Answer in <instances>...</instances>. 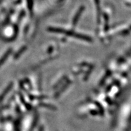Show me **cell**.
<instances>
[{
    "label": "cell",
    "instance_id": "cell-1",
    "mask_svg": "<svg viewBox=\"0 0 131 131\" xmlns=\"http://www.w3.org/2000/svg\"><path fill=\"white\" fill-rule=\"evenodd\" d=\"M84 6H81V7H80V9H78L77 12L76 13V14H75V15L74 16V18H73V21H72V26L73 27H75V26L77 25V24L78 21V19H79L80 16H81L82 12L84 11Z\"/></svg>",
    "mask_w": 131,
    "mask_h": 131
},
{
    "label": "cell",
    "instance_id": "cell-2",
    "mask_svg": "<svg viewBox=\"0 0 131 131\" xmlns=\"http://www.w3.org/2000/svg\"><path fill=\"white\" fill-rule=\"evenodd\" d=\"M73 37L76 38L80 39V40L86 41H89V42L92 41V39L91 37H88V36L83 35V34H78V33H76V32L74 33Z\"/></svg>",
    "mask_w": 131,
    "mask_h": 131
},
{
    "label": "cell",
    "instance_id": "cell-3",
    "mask_svg": "<svg viewBox=\"0 0 131 131\" xmlns=\"http://www.w3.org/2000/svg\"><path fill=\"white\" fill-rule=\"evenodd\" d=\"M95 6L96 7V10L98 13V21L100 23V0H94Z\"/></svg>",
    "mask_w": 131,
    "mask_h": 131
},
{
    "label": "cell",
    "instance_id": "cell-4",
    "mask_svg": "<svg viewBox=\"0 0 131 131\" xmlns=\"http://www.w3.org/2000/svg\"><path fill=\"white\" fill-rule=\"evenodd\" d=\"M11 52H12V49H9V50H7V52H6V53H5L4 55H3V57H2V58H1V60H0V66L2 65L3 64V63H4L5 61H6V59H7V57H9V55H10V54Z\"/></svg>",
    "mask_w": 131,
    "mask_h": 131
},
{
    "label": "cell",
    "instance_id": "cell-5",
    "mask_svg": "<svg viewBox=\"0 0 131 131\" xmlns=\"http://www.w3.org/2000/svg\"><path fill=\"white\" fill-rule=\"evenodd\" d=\"M104 18L105 19V26H104V29H105V31H107L108 29H109V24H108V22H109V19H108V16L107 14L104 15Z\"/></svg>",
    "mask_w": 131,
    "mask_h": 131
},
{
    "label": "cell",
    "instance_id": "cell-6",
    "mask_svg": "<svg viewBox=\"0 0 131 131\" xmlns=\"http://www.w3.org/2000/svg\"><path fill=\"white\" fill-rule=\"evenodd\" d=\"M26 50V46L23 47L22 48H21L20 50H19V51L17 53H16V54L15 55V57L16 58H17L18 57H19V56H20L21 54H22V53H23V52L25 51Z\"/></svg>",
    "mask_w": 131,
    "mask_h": 131
},
{
    "label": "cell",
    "instance_id": "cell-7",
    "mask_svg": "<svg viewBox=\"0 0 131 131\" xmlns=\"http://www.w3.org/2000/svg\"><path fill=\"white\" fill-rule=\"evenodd\" d=\"M129 30H131V26H130V29H129Z\"/></svg>",
    "mask_w": 131,
    "mask_h": 131
}]
</instances>
